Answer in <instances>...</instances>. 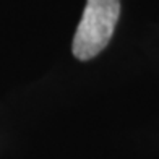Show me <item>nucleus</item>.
I'll return each mask as SVG.
<instances>
[{
	"instance_id": "1",
	"label": "nucleus",
	"mask_w": 159,
	"mask_h": 159,
	"mask_svg": "<svg viewBox=\"0 0 159 159\" xmlns=\"http://www.w3.org/2000/svg\"><path fill=\"white\" fill-rule=\"evenodd\" d=\"M120 16V0H88L73 38V55L89 60L102 50Z\"/></svg>"
}]
</instances>
